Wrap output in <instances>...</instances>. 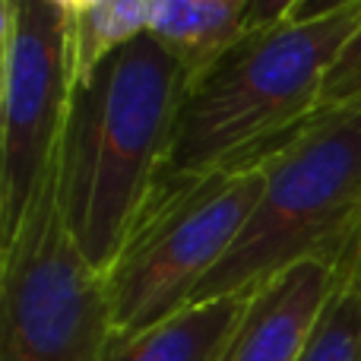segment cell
Wrapping results in <instances>:
<instances>
[{
	"mask_svg": "<svg viewBox=\"0 0 361 361\" xmlns=\"http://www.w3.org/2000/svg\"><path fill=\"white\" fill-rule=\"evenodd\" d=\"M111 336L108 276L70 238L51 175L0 247V361H102Z\"/></svg>",
	"mask_w": 361,
	"mask_h": 361,
	"instance_id": "5",
	"label": "cell"
},
{
	"mask_svg": "<svg viewBox=\"0 0 361 361\" xmlns=\"http://www.w3.org/2000/svg\"><path fill=\"white\" fill-rule=\"evenodd\" d=\"M339 273L324 260H305L250 292L247 311L225 361H298L317 326Z\"/></svg>",
	"mask_w": 361,
	"mask_h": 361,
	"instance_id": "7",
	"label": "cell"
},
{
	"mask_svg": "<svg viewBox=\"0 0 361 361\" xmlns=\"http://www.w3.org/2000/svg\"><path fill=\"white\" fill-rule=\"evenodd\" d=\"M267 184L260 162L162 171L108 269L114 333H140L187 307L238 241Z\"/></svg>",
	"mask_w": 361,
	"mask_h": 361,
	"instance_id": "4",
	"label": "cell"
},
{
	"mask_svg": "<svg viewBox=\"0 0 361 361\" xmlns=\"http://www.w3.org/2000/svg\"><path fill=\"white\" fill-rule=\"evenodd\" d=\"M152 10H156V0H105V4L92 6L89 13L70 16V80L82 82L114 51L149 35Z\"/></svg>",
	"mask_w": 361,
	"mask_h": 361,
	"instance_id": "10",
	"label": "cell"
},
{
	"mask_svg": "<svg viewBox=\"0 0 361 361\" xmlns=\"http://www.w3.org/2000/svg\"><path fill=\"white\" fill-rule=\"evenodd\" d=\"M184 89V67L152 35L114 51L70 89L54 190L70 238L99 273L118 260L169 165Z\"/></svg>",
	"mask_w": 361,
	"mask_h": 361,
	"instance_id": "1",
	"label": "cell"
},
{
	"mask_svg": "<svg viewBox=\"0 0 361 361\" xmlns=\"http://www.w3.org/2000/svg\"><path fill=\"white\" fill-rule=\"evenodd\" d=\"M298 361H361V267L339 273Z\"/></svg>",
	"mask_w": 361,
	"mask_h": 361,
	"instance_id": "11",
	"label": "cell"
},
{
	"mask_svg": "<svg viewBox=\"0 0 361 361\" xmlns=\"http://www.w3.org/2000/svg\"><path fill=\"white\" fill-rule=\"evenodd\" d=\"M257 162L260 200L193 301L250 295L305 260L361 267V111L314 114Z\"/></svg>",
	"mask_w": 361,
	"mask_h": 361,
	"instance_id": "2",
	"label": "cell"
},
{
	"mask_svg": "<svg viewBox=\"0 0 361 361\" xmlns=\"http://www.w3.org/2000/svg\"><path fill=\"white\" fill-rule=\"evenodd\" d=\"M254 0H156L149 35L178 57L187 82L244 35Z\"/></svg>",
	"mask_w": 361,
	"mask_h": 361,
	"instance_id": "9",
	"label": "cell"
},
{
	"mask_svg": "<svg viewBox=\"0 0 361 361\" xmlns=\"http://www.w3.org/2000/svg\"><path fill=\"white\" fill-rule=\"evenodd\" d=\"M51 4L61 13H67V19H70V16H80V13H89L92 6L105 4V0H51Z\"/></svg>",
	"mask_w": 361,
	"mask_h": 361,
	"instance_id": "14",
	"label": "cell"
},
{
	"mask_svg": "<svg viewBox=\"0 0 361 361\" xmlns=\"http://www.w3.org/2000/svg\"><path fill=\"white\" fill-rule=\"evenodd\" d=\"M67 23L51 0H0V247L54 175L73 89Z\"/></svg>",
	"mask_w": 361,
	"mask_h": 361,
	"instance_id": "6",
	"label": "cell"
},
{
	"mask_svg": "<svg viewBox=\"0 0 361 361\" xmlns=\"http://www.w3.org/2000/svg\"><path fill=\"white\" fill-rule=\"evenodd\" d=\"M250 295L193 301L140 333H114L102 361H225Z\"/></svg>",
	"mask_w": 361,
	"mask_h": 361,
	"instance_id": "8",
	"label": "cell"
},
{
	"mask_svg": "<svg viewBox=\"0 0 361 361\" xmlns=\"http://www.w3.org/2000/svg\"><path fill=\"white\" fill-rule=\"evenodd\" d=\"M358 16L361 4L314 23L244 32L209 70L187 82L165 169L197 175L257 162L311 121L326 70Z\"/></svg>",
	"mask_w": 361,
	"mask_h": 361,
	"instance_id": "3",
	"label": "cell"
},
{
	"mask_svg": "<svg viewBox=\"0 0 361 361\" xmlns=\"http://www.w3.org/2000/svg\"><path fill=\"white\" fill-rule=\"evenodd\" d=\"M361 0H298V6L292 10V16L286 23H314V19H326L333 13H343L358 6Z\"/></svg>",
	"mask_w": 361,
	"mask_h": 361,
	"instance_id": "13",
	"label": "cell"
},
{
	"mask_svg": "<svg viewBox=\"0 0 361 361\" xmlns=\"http://www.w3.org/2000/svg\"><path fill=\"white\" fill-rule=\"evenodd\" d=\"M320 111H361V16L324 76L317 99Z\"/></svg>",
	"mask_w": 361,
	"mask_h": 361,
	"instance_id": "12",
	"label": "cell"
}]
</instances>
